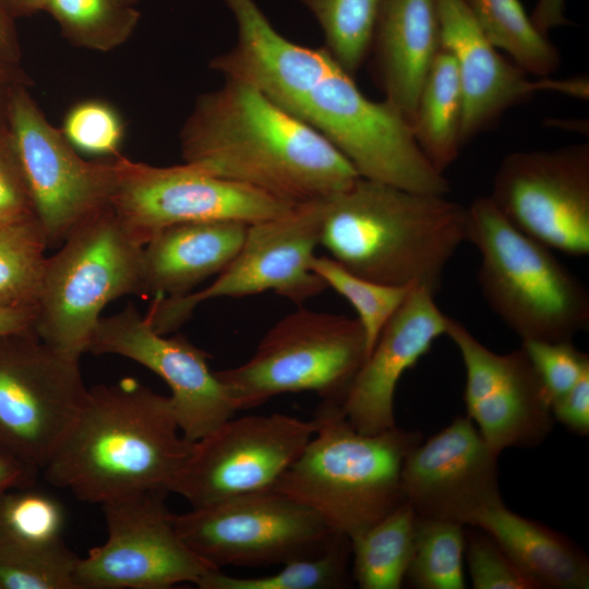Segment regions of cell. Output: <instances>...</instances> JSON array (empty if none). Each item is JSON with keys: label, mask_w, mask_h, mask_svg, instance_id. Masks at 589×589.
<instances>
[{"label": "cell", "mask_w": 589, "mask_h": 589, "mask_svg": "<svg viewBox=\"0 0 589 589\" xmlns=\"http://www.w3.org/2000/svg\"><path fill=\"white\" fill-rule=\"evenodd\" d=\"M223 1L236 20L237 40L209 61L211 69L253 85L318 132L361 178L447 195V179L390 103L368 98L325 47L299 45L278 33L254 0Z\"/></svg>", "instance_id": "cell-1"}, {"label": "cell", "mask_w": 589, "mask_h": 589, "mask_svg": "<svg viewBox=\"0 0 589 589\" xmlns=\"http://www.w3.org/2000/svg\"><path fill=\"white\" fill-rule=\"evenodd\" d=\"M180 144L184 163L292 204L324 200L360 178L318 132L236 79L197 98Z\"/></svg>", "instance_id": "cell-2"}, {"label": "cell", "mask_w": 589, "mask_h": 589, "mask_svg": "<svg viewBox=\"0 0 589 589\" xmlns=\"http://www.w3.org/2000/svg\"><path fill=\"white\" fill-rule=\"evenodd\" d=\"M193 446L181 434L169 396L125 377L88 389L44 468L45 478L100 505L152 490L169 492Z\"/></svg>", "instance_id": "cell-3"}, {"label": "cell", "mask_w": 589, "mask_h": 589, "mask_svg": "<svg viewBox=\"0 0 589 589\" xmlns=\"http://www.w3.org/2000/svg\"><path fill=\"white\" fill-rule=\"evenodd\" d=\"M467 207L446 195L360 177L323 200L318 244L361 277L436 294L447 263L467 241Z\"/></svg>", "instance_id": "cell-4"}, {"label": "cell", "mask_w": 589, "mask_h": 589, "mask_svg": "<svg viewBox=\"0 0 589 589\" xmlns=\"http://www.w3.org/2000/svg\"><path fill=\"white\" fill-rule=\"evenodd\" d=\"M314 421L312 437L273 490L350 539L404 502L402 462L422 434L397 426L363 434L348 422L339 404L329 401L321 404Z\"/></svg>", "instance_id": "cell-5"}, {"label": "cell", "mask_w": 589, "mask_h": 589, "mask_svg": "<svg viewBox=\"0 0 589 589\" xmlns=\"http://www.w3.org/2000/svg\"><path fill=\"white\" fill-rule=\"evenodd\" d=\"M467 212L482 296L521 341L572 340L588 329L589 291L553 250L515 228L490 196L476 199Z\"/></svg>", "instance_id": "cell-6"}, {"label": "cell", "mask_w": 589, "mask_h": 589, "mask_svg": "<svg viewBox=\"0 0 589 589\" xmlns=\"http://www.w3.org/2000/svg\"><path fill=\"white\" fill-rule=\"evenodd\" d=\"M143 247L111 206L75 229L46 260L35 308L37 337L80 359L105 306L140 296Z\"/></svg>", "instance_id": "cell-7"}, {"label": "cell", "mask_w": 589, "mask_h": 589, "mask_svg": "<svg viewBox=\"0 0 589 589\" xmlns=\"http://www.w3.org/2000/svg\"><path fill=\"white\" fill-rule=\"evenodd\" d=\"M365 358L358 318L299 308L266 332L247 362L216 375L237 410L299 392L340 405Z\"/></svg>", "instance_id": "cell-8"}, {"label": "cell", "mask_w": 589, "mask_h": 589, "mask_svg": "<svg viewBox=\"0 0 589 589\" xmlns=\"http://www.w3.org/2000/svg\"><path fill=\"white\" fill-rule=\"evenodd\" d=\"M34 330L0 334V452L44 469L87 396L79 365Z\"/></svg>", "instance_id": "cell-9"}, {"label": "cell", "mask_w": 589, "mask_h": 589, "mask_svg": "<svg viewBox=\"0 0 589 589\" xmlns=\"http://www.w3.org/2000/svg\"><path fill=\"white\" fill-rule=\"evenodd\" d=\"M323 200L250 224L241 249L207 287L180 297L154 298L145 314L160 334L177 329L204 301L272 290L300 305L327 288L311 269L318 245Z\"/></svg>", "instance_id": "cell-10"}, {"label": "cell", "mask_w": 589, "mask_h": 589, "mask_svg": "<svg viewBox=\"0 0 589 589\" xmlns=\"http://www.w3.org/2000/svg\"><path fill=\"white\" fill-rule=\"evenodd\" d=\"M171 519L184 543L216 569L285 564L321 553L337 536L313 510L273 489Z\"/></svg>", "instance_id": "cell-11"}, {"label": "cell", "mask_w": 589, "mask_h": 589, "mask_svg": "<svg viewBox=\"0 0 589 589\" xmlns=\"http://www.w3.org/2000/svg\"><path fill=\"white\" fill-rule=\"evenodd\" d=\"M5 121L49 247L62 243L110 206L116 156L107 161L84 160L22 85L10 91Z\"/></svg>", "instance_id": "cell-12"}, {"label": "cell", "mask_w": 589, "mask_h": 589, "mask_svg": "<svg viewBox=\"0 0 589 589\" xmlns=\"http://www.w3.org/2000/svg\"><path fill=\"white\" fill-rule=\"evenodd\" d=\"M111 208L142 244L171 225L236 220L253 224L288 213L292 204L191 164L152 166L115 157Z\"/></svg>", "instance_id": "cell-13"}, {"label": "cell", "mask_w": 589, "mask_h": 589, "mask_svg": "<svg viewBox=\"0 0 589 589\" xmlns=\"http://www.w3.org/2000/svg\"><path fill=\"white\" fill-rule=\"evenodd\" d=\"M166 494L152 490L101 504L107 539L80 557L75 589H167L196 585L216 569L180 538Z\"/></svg>", "instance_id": "cell-14"}, {"label": "cell", "mask_w": 589, "mask_h": 589, "mask_svg": "<svg viewBox=\"0 0 589 589\" xmlns=\"http://www.w3.org/2000/svg\"><path fill=\"white\" fill-rule=\"evenodd\" d=\"M314 419L281 413L230 418L203 438L169 485L192 508L271 490L312 437Z\"/></svg>", "instance_id": "cell-15"}, {"label": "cell", "mask_w": 589, "mask_h": 589, "mask_svg": "<svg viewBox=\"0 0 589 589\" xmlns=\"http://www.w3.org/2000/svg\"><path fill=\"white\" fill-rule=\"evenodd\" d=\"M490 199L539 243L573 256L589 254V143L508 154Z\"/></svg>", "instance_id": "cell-16"}, {"label": "cell", "mask_w": 589, "mask_h": 589, "mask_svg": "<svg viewBox=\"0 0 589 589\" xmlns=\"http://www.w3.org/2000/svg\"><path fill=\"white\" fill-rule=\"evenodd\" d=\"M87 352L118 354L160 376L170 388L181 434L190 442L203 438L238 411L227 387L209 369L207 353L183 336L158 333L133 304L100 317Z\"/></svg>", "instance_id": "cell-17"}, {"label": "cell", "mask_w": 589, "mask_h": 589, "mask_svg": "<svg viewBox=\"0 0 589 589\" xmlns=\"http://www.w3.org/2000/svg\"><path fill=\"white\" fill-rule=\"evenodd\" d=\"M446 335L465 366L467 417L489 447L500 456L506 448L540 445L554 418L550 397L524 348L496 353L452 317Z\"/></svg>", "instance_id": "cell-18"}, {"label": "cell", "mask_w": 589, "mask_h": 589, "mask_svg": "<svg viewBox=\"0 0 589 589\" xmlns=\"http://www.w3.org/2000/svg\"><path fill=\"white\" fill-rule=\"evenodd\" d=\"M497 459L474 423L456 417L405 457L404 501L420 518L473 527L484 512L503 503Z\"/></svg>", "instance_id": "cell-19"}, {"label": "cell", "mask_w": 589, "mask_h": 589, "mask_svg": "<svg viewBox=\"0 0 589 589\" xmlns=\"http://www.w3.org/2000/svg\"><path fill=\"white\" fill-rule=\"evenodd\" d=\"M441 46L454 58L462 94L461 142L490 129L512 107L542 91L588 97V81L528 74L505 59L477 24L466 0H435Z\"/></svg>", "instance_id": "cell-20"}, {"label": "cell", "mask_w": 589, "mask_h": 589, "mask_svg": "<svg viewBox=\"0 0 589 589\" xmlns=\"http://www.w3.org/2000/svg\"><path fill=\"white\" fill-rule=\"evenodd\" d=\"M448 318L435 294L414 286L381 332L373 349L350 384L340 408L348 422L363 434L396 426L394 397L402 374L446 335Z\"/></svg>", "instance_id": "cell-21"}, {"label": "cell", "mask_w": 589, "mask_h": 589, "mask_svg": "<svg viewBox=\"0 0 589 589\" xmlns=\"http://www.w3.org/2000/svg\"><path fill=\"white\" fill-rule=\"evenodd\" d=\"M441 47L435 0H381L369 56L375 84L409 122Z\"/></svg>", "instance_id": "cell-22"}, {"label": "cell", "mask_w": 589, "mask_h": 589, "mask_svg": "<svg viewBox=\"0 0 589 589\" xmlns=\"http://www.w3.org/2000/svg\"><path fill=\"white\" fill-rule=\"evenodd\" d=\"M249 224L189 221L157 231L143 247L140 296L180 297L220 274L235 259Z\"/></svg>", "instance_id": "cell-23"}, {"label": "cell", "mask_w": 589, "mask_h": 589, "mask_svg": "<svg viewBox=\"0 0 589 589\" xmlns=\"http://www.w3.org/2000/svg\"><path fill=\"white\" fill-rule=\"evenodd\" d=\"M473 527L489 533L530 579L536 589H588L587 554L566 536L522 517L501 503Z\"/></svg>", "instance_id": "cell-24"}, {"label": "cell", "mask_w": 589, "mask_h": 589, "mask_svg": "<svg viewBox=\"0 0 589 589\" xmlns=\"http://www.w3.org/2000/svg\"><path fill=\"white\" fill-rule=\"evenodd\" d=\"M461 122L457 68L450 52L441 46L421 87L410 127L425 158L443 175L464 146Z\"/></svg>", "instance_id": "cell-25"}, {"label": "cell", "mask_w": 589, "mask_h": 589, "mask_svg": "<svg viewBox=\"0 0 589 589\" xmlns=\"http://www.w3.org/2000/svg\"><path fill=\"white\" fill-rule=\"evenodd\" d=\"M418 516L402 502L351 537L352 578L361 589H399L411 560Z\"/></svg>", "instance_id": "cell-26"}, {"label": "cell", "mask_w": 589, "mask_h": 589, "mask_svg": "<svg viewBox=\"0 0 589 589\" xmlns=\"http://www.w3.org/2000/svg\"><path fill=\"white\" fill-rule=\"evenodd\" d=\"M490 43L528 75L550 77L561 65L558 48L537 29L520 0H466Z\"/></svg>", "instance_id": "cell-27"}, {"label": "cell", "mask_w": 589, "mask_h": 589, "mask_svg": "<svg viewBox=\"0 0 589 589\" xmlns=\"http://www.w3.org/2000/svg\"><path fill=\"white\" fill-rule=\"evenodd\" d=\"M350 540L337 534L321 553L287 562L277 573L241 578L211 569L196 582L201 589H333L348 587Z\"/></svg>", "instance_id": "cell-28"}, {"label": "cell", "mask_w": 589, "mask_h": 589, "mask_svg": "<svg viewBox=\"0 0 589 589\" xmlns=\"http://www.w3.org/2000/svg\"><path fill=\"white\" fill-rule=\"evenodd\" d=\"M43 11L53 17L72 44L98 51L125 43L141 16L123 0H47Z\"/></svg>", "instance_id": "cell-29"}, {"label": "cell", "mask_w": 589, "mask_h": 589, "mask_svg": "<svg viewBox=\"0 0 589 589\" xmlns=\"http://www.w3.org/2000/svg\"><path fill=\"white\" fill-rule=\"evenodd\" d=\"M48 242L38 220L0 229V309H35Z\"/></svg>", "instance_id": "cell-30"}, {"label": "cell", "mask_w": 589, "mask_h": 589, "mask_svg": "<svg viewBox=\"0 0 589 589\" xmlns=\"http://www.w3.org/2000/svg\"><path fill=\"white\" fill-rule=\"evenodd\" d=\"M466 531L453 521L417 520L413 551L405 579L417 589H464Z\"/></svg>", "instance_id": "cell-31"}, {"label": "cell", "mask_w": 589, "mask_h": 589, "mask_svg": "<svg viewBox=\"0 0 589 589\" xmlns=\"http://www.w3.org/2000/svg\"><path fill=\"white\" fill-rule=\"evenodd\" d=\"M320 24L325 49L352 76L368 59L381 0H299Z\"/></svg>", "instance_id": "cell-32"}, {"label": "cell", "mask_w": 589, "mask_h": 589, "mask_svg": "<svg viewBox=\"0 0 589 589\" xmlns=\"http://www.w3.org/2000/svg\"><path fill=\"white\" fill-rule=\"evenodd\" d=\"M79 561L62 539L26 544L0 538V589H75Z\"/></svg>", "instance_id": "cell-33"}, {"label": "cell", "mask_w": 589, "mask_h": 589, "mask_svg": "<svg viewBox=\"0 0 589 589\" xmlns=\"http://www.w3.org/2000/svg\"><path fill=\"white\" fill-rule=\"evenodd\" d=\"M311 269L346 298L358 313L365 336L366 357L373 349L386 323L399 309L410 290L417 285L390 286L361 277L340 265L330 256L315 255Z\"/></svg>", "instance_id": "cell-34"}, {"label": "cell", "mask_w": 589, "mask_h": 589, "mask_svg": "<svg viewBox=\"0 0 589 589\" xmlns=\"http://www.w3.org/2000/svg\"><path fill=\"white\" fill-rule=\"evenodd\" d=\"M61 505L45 493L20 489L0 493V538L26 544L61 539Z\"/></svg>", "instance_id": "cell-35"}, {"label": "cell", "mask_w": 589, "mask_h": 589, "mask_svg": "<svg viewBox=\"0 0 589 589\" xmlns=\"http://www.w3.org/2000/svg\"><path fill=\"white\" fill-rule=\"evenodd\" d=\"M61 132L75 151L115 157L124 136V123L111 105L88 99L67 112Z\"/></svg>", "instance_id": "cell-36"}, {"label": "cell", "mask_w": 589, "mask_h": 589, "mask_svg": "<svg viewBox=\"0 0 589 589\" xmlns=\"http://www.w3.org/2000/svg\"><path fill=\"white\" fill-rule=\"evenodd\" d=\"M465 554L474 589H536L501 545L480 528L466 531Z\"/></svg>", "instance_id": "cell-37"}, {"label": "cell", "mask_w": 589, "mask_h": 589, "mask_svg": "<svg viewBox=\"0 0 589 589\" xmlns=\"http://www.w3.org/2000/svg\"><path fill=\"white\" fill-rule=\"evenodd\" d=\"M521 347L534 366L551 405L589 371V356L578 350L572 340H522Z\"/></svg>", "instance_id": "cell-38"}, {"label": "cell", "mask_w": 589, "mask_h": 589, "mask_svg": "<svg viewBox=\"0 0 589 589\" xmlns=\"http://www.w3.org/2000/svg\"><path fill=\"white\" fill-rule=\"evenodd\" d=\"M35 218L32 197L5 122L0 124V229Z\"/></svg>", "instance_id": "cell-39"}, {"label": "cell", "mask_w": 589, "mask_h": 589, "mask_svg": "<svg viewBox=\"0 0 589 589\" xmlns=\"http://www.w3.org/2000/svg\"><path fill=\"white\" fill-rule=\"evenodd\" d=\"M552 414L566 429L575 434H589V371L585 372L577 383L564 395L555 399Z\"/></svg>", "instance_id": "cell-40"}, {"label": "cell", "mask_w": 589, "mask_h": 589, "mask_svg": "<svg viewBox=\"0 0 589 589\" xmlns=\"http://www.w3.org/2000/svg\"><path fill=\"white\" fill-rule=\"evenodd\" d=\"M566 0H537L530 19L537 29L549 36V33L572 22L565 16Z\"/></svg>", "instance_id": "cell-41"}, {"label": "cell", "mask_w": 589, "mask_h": 589, "mask_svg": "<svg viewBox=\"0 0 589 589\" xmlns=\"http://www.w3.org/2000/svg\"><path fill=\"white\" fill-rule=\"evenodd\" d=\"M36 471L0 452V493L28 488Z\"/></svg>", "instance_id": "cell-42"}, {"label": "cell", "mask_w": 589, "mask_h": 589, "mask_svg": "<svg viewBox=\"0 0 589 589\" xmlns=\"http://www.w3.org/2000/svg\"><path fill=\"white\" fill-rule=\"evenodd\" d=\"M35 309H0V334L34 330Z\"/></svg>", "instance_id": "cell-43"}, {"label": "cell", "mask_w": 589, "mask_h": 589, "mask_svg": "<svg viewBox=\"0 0 589 589\" xmlns=\"http://www.w3.org/2000/svg\"><path fill=\"white\" fill-rule=\"evenodd\" d=\"M17 43L13 17L0 5V58L13 62L16 59Z\"/></svg>", "instance_id": "cell-44"}, {"label": "cell", "mask_w": 589, "mask_h": 589, "mask_svg": "<svg viewBox=\"0 0 589 589\" xmlns=\"http://www.w3.org/2000/svg\"><path fill=\"white\" fill-rule=\"evenodd\" d=\"M47 0H0V5L14 17L31 15L44 10Z\"/></svg>", "instance_id": "cell-45"}, {"label": "cell", "mask_w": 589, "mask_h": 589, "mask_svg": "<svg viewBox=\"0 0 589 589\" xmlns=\"http://www.w3.org/2000/svg\"><path fill=\"white\" fill-rule=\"evenodd\" d=\"M123 1H125L127 3H130V4H133V5H134V3H135L137 0H123Z\"/></svg>", "instance_id": "cell-46"}]
</instances>
